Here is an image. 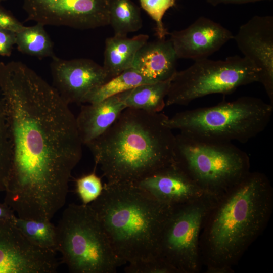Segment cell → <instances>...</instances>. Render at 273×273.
<instances>
[{"instance_id":"30bf717a","label":"cell","mask_w":273,"mask_h":273,"mask_svg":"<svg viewBox=\"0 0 273 273\" xmlns=\"http://www.w3.org/2000/svg\"><path fill=\"white\" fill-rule=\"evenodd\" d=\"M110 0H23L27 21L88 30L109 25Z\"/></svg>"},{"instance_id":"2e32d148","label":"cell","mask_w":273,"mask_h":273,"mask_svg":"<svg viewBox=\"0 0 273 273\" xmlns=\"http://www.w3.org/2000/svg\"><path fill=\"white\" fill-rule=\"evenodd\" d=\"M178 58L170 39L146 42L138 51L132 67L153 82L171 79Z\"/></svg>"},{"instance_id":"3957f363","label":"cell","mask_w":273,"mask_h":273,"mask_svg":"<svg viewBox=\"0 0 273 273\" xmlns=\"http://www.w3.org/2000/svg\"><path fill=\"white\" fill-rule=\"evenodd\" d=\"M89 205L125 264L158 258L161 233L172 207L134 184L108 183Z\"/></svg>"},{"instance_id":"1f68e13d","label":"cell","mask_w":273,"mask_h":273,"mask_svg":"<svg viewBox=\"0 0 273 273\" xmlns=\"http://www.w3.org/2000/svg\"><path fill=\"white\" fill-rule=\"evenodd\" d=\"M6 1V0H0V3L3 1Z\"/></svg>"},{"instance_id":"d6986e66","label":"cell","mask_w":273,"mask_h":273,"mask_svg":"<svg viewBox=\"0 0 273 273\" xmlns=\"http://www.w3.org/2000/svg\"><path fill=\"white\" fill-rule=\"evenodd\" d=\"M171 80L139 85L119 95L126 108L161 112L166 106Z\"/></svg>"},{"instance_id":"7c38bea8","label":"cell","mask_w":273,"mask_h":273,"mask_svg":"<svg viewBox=\"0 0 273 273\" xmlns=\"http://www.w3.org/2000/svg\"><path fill=\"white\" fill-rule=\"evenodd\" d=\"M53 86L67 104H82L94 88L110 79L102 66L92 59L52 58Z\"/></svg>"},{"instance_id":"83f0119b","label":"cell","mask_w":273,"mask_h":273,"mask_svg":"<svg viewBox=\"0 0 273 273\" xmlns=\"http://www.w3.org/2000/svg\"><path fill=\"white\" fill-rule=\"evenodd\" d=\"M25 26L10 11L4 8L0 3V29H7L16 32Z\"/></svg>"},{"instance_id":"44dd1931","label":"cell","mask_w":273,"mask_h":273,"mask_svg":"<svg viewBox=\"0 0 273 273\" xmlns=\"http://www.w3.org/2000/svg\"><path fill=\"white\" fill-rule=\"evenodd\" d=\"M109 25L116 35L138 31L143 25L139 7L131 0H110Z\"/></svg>"},{"instance_id":"e0dca14e","label":"cell","mask_w":273,"mask_h":273,"mask_svg":"<svg viewBox=\"0 0 273 273\" xmlns=\"http://www.w3.org/2000/svg\"><path fill=\"white\" fill-rule=\"evenodd\" d=\"M125 108L119 94L98 103L82 105L76 122L83 145L86 146L104 134Z\"/></svg>"},{"instance_id":"d4e9b609","label":"cell","mask_w":273,"mask_h":273,"mask_svg":"<svg viewBox=\"0 0 273 273\" xmlns=\"http://www.w3.org/2000/svg\"><path fill=\"white\" fill-rule=\"evenodd\" d=\"M142 9L155 21L156 34L158 39L165 38L169 34L162 21L166 12L173 7L176 0H139Z\"/></svg>"},{"instance_id":"4fadbf2b","label":"cell","mask_w":273,"mask_h":273,"mask_svg":"<svg viewBox=\"0 0 273 273\" xmlns=\"http://www.w3.org/2000/svg\"><path fill=\"white\" fill-rule=\"evenodd\" d=\"M233 39L243 57L259 70V83L273 105V17H252L239 27Z\"/></svg>"},{"instance_id":"f546056e","label":"cell","mask_w":273,"mask_h":273,"mask_svg":"<svg viewBox=\"0 0 273 273\" xmlns=\"http://www.w3.org/2000/svg\"><path fill=\"white\" fill-rule=\"evenodd\" d=\"M207 3L213 6L220 4H242L249 3H254L262 1L270 0H205Z\"/></svg>"},{"instance_id":"9a60e30c","label":"cell","mask_w":273,"mask_h":273,"mask_svg":"<svg viewBox=\"0 0 273 273\" xmlns=\"http://www.w3.org/2000/svg\"><path fill=\"white\" fill-rule=\"evenodd\" d=\"M133 184L171 207L202 199L208 193L174 161Z\"/></svg>"},{"instance_id":"4dcf8cb0","label":"cell","mask_w":273,"mask_h":273,"mask_svg":"<svg viewBox=\"0 0 273 273\" xmlns=\"http://www.w3.org/2000/svg\"><path fill=\"white\" fill-rule=\"evenodd\" d=\"M16 215L5 203H0V219L12 220Z\"/></svg>"},{"instance_id":"cb8c5ba5","label":"cell","mask_w":273,"mask_h":273,"mask_svg":"<svg viewBox=\"0 0 273 273\" xmlns=\"http://www.w3.org/2000/svg\"><path fill=\"white\" fill-rule=\"evenodd\" d=\"M11 152L7 121L0 95V192L5 191L11 165Z\"/></svg>"},{"instance_id":"7a4b0ae2","label":"cell","mask_w":273,"mask_h":273,"mask_svg":"<svg viewBox=\"0 0 273 273\" xmlns=\"http://www.w3.org/2000/svg\"><path fill=\"white\" fill-rule=\"evenodd\" d=\"M165 114L125 108L86 145L108 183L134 184L174 161L175 135Z\"/></svg>"},{"instance_id":"5bb4252c","label":"cell","mask_w":273,"mask_h":273,"mask_svg":"<svg viewBox=\"0 0 273 273\" xmlns=\"http://www.w3.org/2000/svg\"><path fill=\"white\" fill-rule=\"evenodd\" d=\"M169 34L178 59L194 61L208 58L234 36L220 24L204 16L187 28Z\"/></svg>"},{"instance_id":"f1b7e54d","label":"cell","mask_w":273,"mask_h":273,"mask_svg":"<svg viewBox=\"0 0 273 273\" xmlns=\"http://www.w3.org/2000/svg\"><path fill=\"white\" fill-rule=\"evenodd\" d=\"M16 43V32L0 29V56L9 57Z\"/></svg>"},{"instance_id":"6da1fadb","label":"cell","mask_w":273,"mask_h":273,"mask_svg":"<svg viewBox=\"0 0 273 273\" xmlns=\"http://www.w3.org/2000/svg\"><path fill=\"white\" fill-rule=\"evenodd\" d=\"M11 158L4 203L23 219L51 220L65 205L83 144L69 105L20 61L0 62Z\"/></svg>"},{"instance_id":"277c9868","label":"cell","mask_w":273,"mask_h":273,"mask_svg":"<svg viewBox=\"0 0 273 273\" xmlns=\"http://www.w3.org/2000/svg\"><path fill=\"white\" fill-rule=\"evenodd\" d=\"M232 189L208 234L210 255L221 264L239 256L261 230L270 210L269 185L262 174L249 172Z\"/></svg>"},{"instance_id":"7402d4cb","label":"cell","mask_w":273,"mask_h":273,"mask_svg":"<svg viewBox=\"0 0 273 273\" xmlns=\"http://www.w3.org/2000/svg\"><path fill=\"white\" fill-rule=\"evenodd\" d=\"M150 83L154 82L130 68L93 89L83 103H98L139 85Z\"/></svg>"},{"instance_id":"52a82bcc","label":"cell","mask_w":273,"mask_h":273,"mask_svg":"<svg viewBox=\"0 0 273 273\" xmlns=\"http://www.w3.org/2000/svg\"><path fill=\"white\" fill-rule=\"evenodd\" d=\"M174 163L208 193L230 189L249 172L247 154L232 142L179 132Z\"/></svg>"},{"instance_id":"9c48e42d","label":"cell","mask_w":273,"mask_h":273,"mask_svg":"<svg viewBox=\"0 0 273 273\" xmlns=\"http://www.w3.org/2000/svg\"><path fill=\"white\" fill-rule=\"evenodd\" d=\"M207 207L202 199L173 206L165 221L158 258L176 272H191L198 267L199 236Z\"/></svg>"},{"instance_id":"603a6c76","label":"cell","mask_w":273,"mask_h":273,"mask_svg":"<svg viewBox=\"0 0 273 273\" xmlns=\"http://www.w3.org/2000/svg\"><path fill=\"white\" fill-rule=\"evenodd\" d=\"M12 221L33 244L57 251L56 226L50 220L23 219L16 216Z\"/></svg>"},{"instance_id":"ac0fdd59","label":"cell","mask_w":273,"mask_h":273,"mask_svg":"<svg viewBox=\"0 0 273 273\" xmlns=\"http://www.w3.org/2000/svg\"><path fill=\"white\" fill-rule=\"evenodd\" d=\"M149 37L142 34L131 38L114 35L106 39L102 66L110 79L132 67L136 53Z\"/></svg>"},{"instance_id":"8fae6325","label":"cell","mask_w":273,"mask_h":273,"mask_svg":"<svg viewBox=\"0 0 273 273\" xmlns=\"http://www.w3.org/2000/svg\"><path fill=\"white\" fill-rule=\"evenodd\" d=\"M56 252L30 242L12 220L0 219V273H54Z\"/></svg>"},{"instance_id":"8992f818","label":"cell","mask_w":273,"mask_h":273,"mask_svg":"<svg viewBox=\"0 0 273 273\" xmlns=\"http://www.w3.org/2000/svg\"><path fill=\"white\" fill-rule=\"evenodd\" d=\"M56 226L57 251L70 272L114 273L125 264L89 204H69Z\"/></svg>"},{"instance_id":"ffe728a7","label":"cell","mask_w":273,"mask_h":273,"mask_svg":"<svg viewBox=\"0 0 273 273\" xmlns=\"http://www.w3.org/2000/svg\"><path fill=\"white\" fill-rule=\"evenodd\" d=\"M44 26L36 23L16 32L15 45L17 50L22 54L40 59L54 57L53 42Z\"/></svg>"},{"instance_id":"5b68a950","label":"cell","mask_w":273,"mask_h":273,"mask_svg":"<svg viewBox=\"0 0 273 273\" xmlns=\"http://www.w3.org/2000/svg\"><path fill=\"white\" fill-rule=\"evenodd\" d=\"M273 113V105L242 96L216 105L187 110L165 119L172 130L225 142L246 143L262 132Z\"/></svg>"},{"instance_id":"484cf974","label":"cell","mask_w":273,"mask_h":273,"mask_svg":"<svg viewBox=\"0 0 273 273\" xmlns=\"http://www.w3.org/2000/svg\"><path fill=\"white\" fill-rule=\"evenodd\" d=\"M76 190L82 204L87 205L101 194L104 185L101 178L95 172L83 175L75 180Z\"/></svg>"},{"instance_id":"ba28073f","label":"cell","mask_w":273,"mask_h":273,"mask_svg":"<svg viewBox=\"0 0 273 273\" xmlns=\"http://www.w3.org/2000/svg\"><path fill=\"white\" fill-rule=\"evenodd\" d=\"M260 72L249 60L238 55L225 60L194 61L175 73L166 98V106L188 105L193 101L215 94H229L240 86L259 82Z\"/></svg>"},{"instance_id":"4316f807","label":"cell","mask_w":273,"mask_h":273,"mask_svg":"<svg viewBox=\"0 0 273 273\" xmlns=\"http://www.w3.org/2000/svg\"><path fill=\"white\" fill-rule=\"evenodd\" d=\"M126 273L176 272L170 265L159 258L128 263L125 268Z\"/></svg>"}]
</instances>
